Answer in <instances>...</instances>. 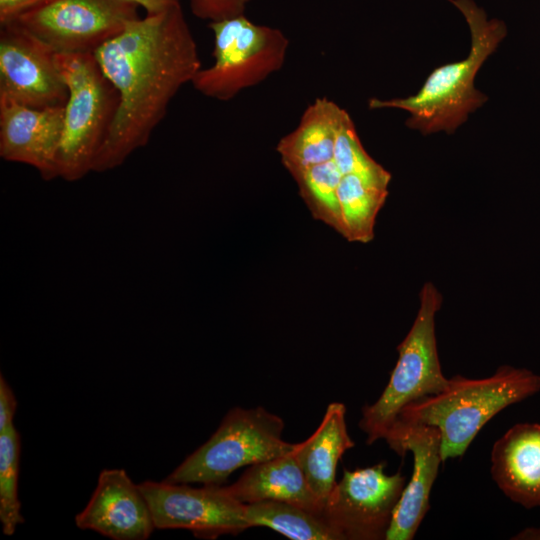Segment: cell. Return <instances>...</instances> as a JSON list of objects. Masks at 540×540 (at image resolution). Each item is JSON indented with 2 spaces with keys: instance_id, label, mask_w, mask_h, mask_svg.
Here are the masks:
<instances>
[{
  "instance_id": "cell-1",
  "label": "cell",
  "mask_w": 540,
  "mask_h": 540,
  "mask_svg": "<svg viewBox=\"0 0 540 540\" xmlns=\"http://www.w3.org/2000/svg\"><path fill=\"white\" fill-rule=\"evenodd\" d=\"M93 54L119 93L117 113L93 165V172H104L149 142L201 61L181 4L130 21Z\"/></svg>"
},
{
  "instance_id": "cell-2",
  "label": "cell",
  "mask_w": 540,
  "mask_h": 540,
  "mask_svg": "<svg viewBox=\"0 0 540 540\" xmlns=\"http://www.w3.org/2000/svg\"><path fill=\"white\" fill-rule=\"evenodd\" d=\"M464 15L471 33L467 58L435 68L421 89L407 98L370 99V109L397 108L410 113L409 128L427 135L439 131L453 133L468 114L481 107L488 97L474 87V79L485 60L507 33L499 19H488L473 0H452Z\"/></svg>"
},
{
  "instance_id": "cell-3",
  "label": "cell",
  "mask_w": 540,
  "mask_h": 540,
  "mask_svg": "<svg viewBox=\"0 0 540 540\" xmlns=\"http://www.w3.org/2000/svg\"><path fill=\"white\" fill-rule=\"evenodd\" d=\"M539 391L540 375L526 368L503 365L480 379L454 375L440 393L406 405L395 424L436 427L445 462L462 456L482 427L500 411Z\"/></svg>"
},
{
  "instance_id": "cell-4",
  "label": "cell",
  "mask_w": 540,
  "mask_h": 540,
  "mask_svg": "<svg viewBox=\"0 0 540 540\" xmlns=\"http://www.w3.org/2000/svg\"><path fill=\"white\" fill-rule=\"evenodd\" d=\"M69 96L57 155L58 177L72 182L93 172L119 106V93L93 53H56Z\"/></svg>"
},
{
  "instance_id": "cell-5",
  "label": "cell",
  "mask_w": 540,
  "mask_h": 540,
  "mask_svg": "<svg viewBox=\"0 0 540 540\" xmlns=\"http://www.w3.org/2000/svg\"><path fill=\"white\" fill-rule=\"evenodd\" d=\"M442 296L431 282L422 287L415 321L398 345V360L380 397L362 408L359 427L367 444L384 439L408 404L440 393L448 384L437 352L435 314Z\"/></svg>"
},
{
  "instance_id": "cell-6",
  "label": "cell",
  "mask_w": 540,
  "mask_h": 540,
  "mask_svg": "<svg viewBox=\"0 0 540 540\" xmlns=\"http://www.w3.org/2000/svg\"><path fill=\"white\" fill-rule=\"evenodd\" d=\"M284 421L263 407H234L217 430L166 478L172 483L221 485L238 468L291 453Z\"/></svg>"
},
{
  "instance_id": "cell-7",
  "label": "cell",
  "mask_w": 540,
  "mask_h": 540,
  "mask_svg": "<svg viewBox=\"0 0 540 540\" xmlns=\"http://www.w3.org/2000/svg\"><path fill=\"white\" fill-rule=\"evenodd\" d=\"M214 34V63L191 81L202 95L229 101L279 71L289 41L278 28L258 25L245 15L209 23Z\"/></svg>"
},
{
  "instance_id": "cell-8",
  "label": "cell",
  "mask_w": 540,
  "mask_h": 540,
  "mask_svg": "<svg viewBox=\"0 0 540 540\" xmlns=\"http://www.w3.org/2000/svg\"><path fill=\"white\" fill-rule=\"evenodd\" d=\"M137 9L123 0H46L13 22L55 53H94L140 18Z\"/></svg>"
},
{
  "instance_id": "cell-9",
  "label": "cell",
  "mask_w": 540,
  "mask_h": 540,
  "mask_svg": "<svg viewBox=\"0 0 540 540\" xmlns=\"http://www.w3.org/2000/svg\"><path fill=\"white\" fill-rule=\"evenodd\" d=\"M386 462L344 469L324 502L322 515L341 540H383L406 485L401 471L385 473Z\"/></svg>"
},
{
  "instance_id": "cell-10",
  "label": "cell",
  "mask_w": 540,
  "mask_h": 540,
  "mask_svg": "<svg viewBox=\"0 0 540 540\" xmlns=\"http://www.w3.org/2000/svg\"><path fill=\"white\" fill-rule=\"evenodd\" d=\"M156 529H185L197 538L213 540L250 528L246 505L221 485L191 487L187 483L146 480L139 484Z\"/></svg>"
},
{
  "instance_id": "cell-11",
  "label": "cell",
  "mask_w": 540,
  "mask_h": 540,
  "mask_svg": "<svg viewBox=\"0 0 540 540\" xmlns=\"http://www.w3.org/2000/svg\"><path fill=\"white\" fill-rule=\"evenodd\" d=\"M55 52L16 23L0 25V95L28 107H65Z\"/></svg>"
},
{
  "instance_id": "cell-12",
  "label": "cell",
  "mask_w": 540,
  "mask_h": 540,
  "mask_svg": "<svg viewBox=\"0 0 540 540\" xmlns=\"http://www.w3.org/2000/svg\"><path fill=\"white\" fill-rule=\"evenodd\" d=\"M384 440L403 457L413 454V471L394 511L385 540H411L429 510V498L442 461L441 437L434 426L397 422Z\"/></svg>"
},
{
  "instance_id": "cell-13",
  "label": "cell",
  "mask_w": 540,
  "mask_h": 540,
  "mask_svg": "<svg viewBox=\"0 0 540 540\" xmlns=\"http://www.w3.org/2000/svg\"><path fill=\"white\" fill-rule=\"evenodd\" d=\"M64 114L65 107L37 109L0 95V157L32 166L46 181L58 178Z\"/></svg>"
},
{
  "instance_id": "cell-14",
  "label": "cell",
  "mask_w": 540,
  "mask_h": 540,
  "mask_svg": "<svg viewBox=\"0 0 540 540\" xmlns=\"http://www.w3.org/2000/svg\"><path fill=\"white\" fill-rule=\"evenodd\" d=\"M79 529L113 540H147L156 529L139 484L124 469H103L85 508L75 517Z\"/></svg>"
},
{
  "instance_id": "cell-15",
  "label": "cell",
  "mask_w": 540,
  "mask_h": 540,
  "mask_svg": "<svg viewBox=\"0 0 540 540\" xmlns=\"http://www.w3.org/2000/svg\"><path fill=\"white\" fill-rule=\"evenodd\" d=\"M491 475L511 501L540 507V423H517L494 443Z\"/></svg>"
},
{
  "instance_id": "cell-16",
  "label": "cell",
  "mask_w": 540,
  "mask_h": 540,
  "mask_svg": "<svg viewBox=\"0 0 540 540\" xmlns=\"http://www.w3.org/2000/svg\"><path fill=\"white\" fill-rule=\"evenodd\" d=\"M226 487L245 505L263 500H277L317 513H322L324 505L311 490L294 450L250 465L236 482Z\"/></svg>"
},
{
  "instance_id": "cell-17",
  "label": "cell",
  "mask_w": 540,
  "mask_h": 540,
  "mask_svg": "<svg viewBox=\"0 0 540 540\" xmlns=\"http://www.w3.org/2000/svg\"><path fill=\"white\" fill-rule=\"evenodd\" d=\"M346 407L330 403L315 432L296 443L294 455L316 497L324 504L336 483V468L343 454L355 443L346 425Z\"/></svg>"
},
{
  "instance_id": "cell-18",
  "label": "cell",
  "mask_w": 540,
  "mask_h": 540,
  "mask_svg": "<svg viewBox=\"0 0 540 540\" xmlns=\"http://www.w3.org/2000/svg\"><path fill=\"white\" fill-rule=\"evenodd\" d=\"M342 110L325 97L317 98L305 109L297 127L281 138L276 150L292 177L312 166L333 160Z\"/></svg>"
},
{
  "instance_id": "cell-19",
  "label": "cell",
  "mask_w": 540,
  "mask_h": 540,
  "mask_svg": "<svg viewBox=\"0 0 540 540\" xmlns=\"http://www.w3.org/2000/svg\"><path fill=\"white\" fill-rule=\"evenodd\" d=\"M391 176L373 177L355 173L343 175L337 196L348 241L367 243L374 237L379 210L388 195Z\"/></svg>"
},
{
  "instance_id": "cell-20",
  "label": "cell",
  "mask_w": 540,
  "mask_h": 540,
  "mask_svg": "<svg viewBox=\"0 0 540 540\" xmlns=\"http://www.w3.org/2000/svg\"><path fill=\"white\" fill-rule=\"evenodd\" d=\"M246 518L250 527H268L292 540H341L322 513L289 502L263 500L246 504Z\"/></svg>"
},
{
  "instance_id": "cell-21",
  "label": "cell",
  "mask_w": 540,
  "mask_h": 540,
  "mask_svg": "<svg viewBox=\"0 0 540 540\" xmlns=\"http://www.w3.org/2000/svg\"><path fill=\"white\" fill-rule=\"evenodd\" d=\"M293 178L312 216L344 237L345 225L337 196L342 174L335 162L330 160L312 166Z\"/></svg>"
},
{
  "instance_id": "cell-22",
  "label": "cell",
  "mask_w": 540,
  "mask_h": 540,
  "mask_svg": "<svg viewBox=\"0 0 540 540\" xmlns=\"http://www.w3.org/2000/svg\"><path fill=\"white\" fill-rule=\"evenodd\" d=\"M20 435L12 426L0 432V522L6 536L14 535L24 522L18 496Z\"/></svg>"
},
{
  "instance_id": "cell-23",
  "label": "cell",
  "mask_w": 540,
  "mask_h": 540,
  "mask_svg": "<svg viewBox=\"0 0 540 540\" xmlns=\"http://www.w3.org/2000/svg\"><path fill=\"white\" fill-rule=\"evenodd\" d=\"M333 161L342 176L350 173L373 177L391 176L365 151L354 123L344 109L338 120Z\"/></svg>"
},
{
  "instance_id": "cell-24",
  "label": "cell",
  "mask_w": 540,
  "mask_h": 540,
  "mask_svg": "<svg viewBox=\"0 0 540 540\" xmlns=\"http://www.w3.org/2000/svg\"><path fill=\"white\" fill-rule=\"evenodd\" d=\"M192 13L202 19L218 22L245 15L251 0H188Z\"/></svg>"
},
{
  "instance_id": "cell-25",
  "label": "cell",
  "mask_w": 540,
  "mask_h": 540,
  "mask_svg": "<svg viewBox=\"0 0 540 540\" xmlns=\"http://www.w3.org/2000/svg\"><path fill=\"white\" fill-rule=\"evenodd\" d=\"M17 409L16 396L7 380L0 375V432L14 426L13 420Z\"/></svg>"
},
{
  "instance_id": "cell-26",
  "label": "cell",
  "mask_w": 540,
  "mask_h": 540,
  "mask_svg": "<svg viewBox=\"0 0 540 540\" xmlns=\"http://www.w3.org/2000/svg\"><path fill=\"white\" fill-rule=\"evenodd\" d=\"M46 0H0V25L15 21L24 12Z\"/></svg>"
},
{
  "instance_id": "cell-27",
  "label": "cell",
  "mask_w": 540,
  "mask_h": 540,
  "mask_svg": "<svg viewBox=\"0 0 540 540\" xmlns=\"http://www.w3.org/2000/svg\"><path fill=\"white\" fill-rule=\"evenodd\" d=\"M143 7L147 14H157L180 4V0H123Z\"/></svg>"
},
{
  "instance_id": "cell-28",
  "label": "cell",
  "mask_w": 540,
  "mask_h": 540,
  "mask_svg": "<svg viewBox=\"0 0 540 540\" xmlns=\"http://www.w3.org/2000/svg\"><path fill=\"white\" fill-rule=\"evenodd\" d=\"M515 540H540V528L528 527L516 534Z\"/></svg>"
}]
</instances>
